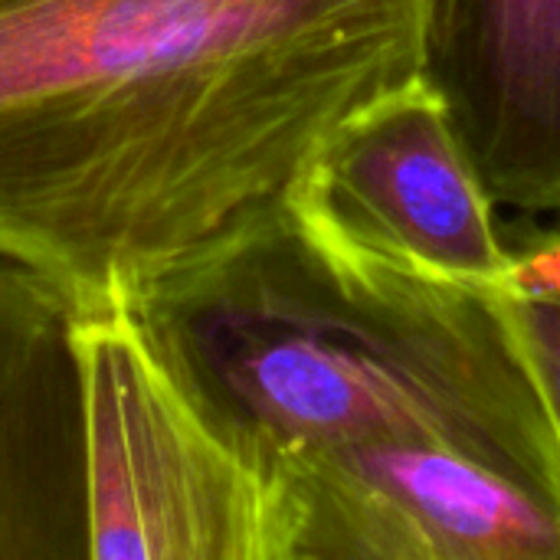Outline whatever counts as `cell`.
I'll use <instances>...</instances> for the list:
<instances>
[{
  "label": "cell",
  "mask_w": 560,
  "mask_h": 560,
  "mask_svg": "<svg viewBox=\"0 0 560 560\" xmlns=\"http://www.w3.org/2000/svg\"><path fill=\"white\" fill-rule=\"evenodd\" d=\"M125 312L269 489L348 443L443 440L560 495L558 430L502 282L361 253L289 197L171 266Z\"/></svg>",
  "instance_id": "cell-2"
},
{
  "label": "cell",
  "mask_w": 560,
  "mask_h": 560,
  "mask_svg": "<svg viewBox=\"0 0 560 560\" xmlns=\"http://www.w3.org/2000/svg\"><path fill=\"white\" fill-rule=\"evenodd\" d=\"M505 240L512 266L502 302L560 440V230H518Z\"/></svg>",
  "instance_id": "cell-8"
},
{
  "label": "cell",
  "mask_w": 560,
  "mask_h": 560,
  "mask_svg": "<svg viewBox=\"0 0 560 560\" xmlns=\"http://www.w3.org/2000/svg\"><path fill=\"white\" fill-rule=\"evenodd\" d=\"M430 7L0 0V256L128 308L423 79Z\"/></svg>",
  "instance_id": "cell-1"
},
{
  "label": "cell",
  "mask_w": 560,
  "mask_h": 560,
  "mask_svg": "<svg viewBox=\"0 0 560 560\" xmlns=\"http://www.w3.org/2000/svg\"><path fill=\"white\" fill-rule=\"evenodd\" d=\"M75 315L0 256V560H89Z\"/></svg>",
  "instance_id": "cell-6"
},
{
  "label": "cell",
  "mask_w": 560,
  "mask_h": 560,
  "mask_svg": "<svg viewBox=\"0 0 560 560\" xmlns=\"http://www.w3.org/2000/svg\"><path fill=\"white\" fill-rule=\"evenodd\" d=\"M292 200L335 240L430 276L499 285L512 266L495 200L427 75L361 112Z\"/></svg>",
  "instance_id": "cell-5"
},
{
  "label": "cell",
  "mask_w": 560,
  "mask_h": 560,
  "mask_svg": "<svg viewBox=\"0 0 560 560\" xmlns=\"http://www.w3.org/2000/svg\"><path fill=\"white\" fill-rule=\"evenodd\" d=\"M427 79L495 207L560 213V0H433Z\"/></svg>",
  "instance_id": "cell-7"
},
{
  "label": "cell",
  "mask_w": 560,
  "mask_h": 560,
  "mask_svg": "<svg viewBox=\"0 0 560 560\" xmlns=\"http://www.w3.org/2000/svg\"><path fill=\"white\" fill-rule=\"evenodd\" d=\"M285 560H560V495L443 440H368L272 482Z\"/></svg>",
  "instance_id": "cell-4"
},
{
  "label": "cell",
  "mask_w": 560,
  "mask_h": 560,
  "mask_svg": "<svg viewBox=\"0 0 560 560\" xmlns=\"http://www.w3.org/2000/svg\"><path fill=\"white\" fill-rule=\"evenodd\" d=\"M89 560H285L276 492L174 384L125 308L75 315Z\"/></svg>",
  "instance_id": "cell-3"
}]
</instances>
